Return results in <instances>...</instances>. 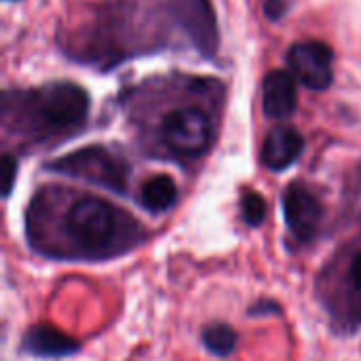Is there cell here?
Masks as SVG:
<instances>
[{"mask_svg":"<svg viewBox=\"0 0 361 361\" xmlns=\"http://www.w3.org/2000/svg\"><path fill=\"white\" fill-rule=\"evenodd\" d=\"M51 169L104 186L112 192H125L127 178H129L127 163L102 146H89L70 152L57 159L55 163H51Z\"/></svg>","mask_w":361,"mask_h":361,"instance_id":"1","label":"cell"},{"mask_svg":"<svg viewBox=\"0 0 361 361\" xmlns=\"http://www.w3.org/2000/svg\"><path fill=\"white\" fill-rule=\"evenodd\" d=\"M66 228L76 243L91 252H97L108 245L114 235L116 212L110 203L95 197H87L70 207Z\"/></svg>","mask_w":361,"mask_h":361,"instance_id":"2","label":"cell"},{"mask_svg":"<svg viewBox=\"0 0 361 361\" xmlns=\"http://www.w3.org/2000/svg\"><path fill=\"white\" fill-rule=\"evenodd\" d=\"M36 108L51 127L70 129L87 118L89 95L74 82H53L36 93Z\"/></svg>","mask_w":361,"mask_h":361,"instance_id":"3","label":"cell"},{"mask_svg":"<svg viewBox=\"0 0 361 361\" xmlns=\"http://www.w3.org/2000/svg\"><path fill=\"white\" fill-rule=\"evenodd\" d=\"M163 142L182 157H197L205 152L212 140V125L199 108H178L161 123Z\"/></svg>","mask_w":361,"mask_h":361,"instance_id":"4","label":"cell"},{"mask_svg":"<svg viewBox=\"0 0 361 361\" xmlns=\"http://www.w3.org/2000/svg\"><path fill=\"white\" fill-rule=\"evenodd\" d=\"M171 13L184 27L192 44L205 55L214 57L218 49V21L209 0H171Z\"/></svg>","mask_w":361,"mask_h":361,"instance_id":"5","label":"cell"},{"mask_svg":"<svg viewBox=\"0 0 361 361\" xmlns=\"http://www.w3.org/2000/svg\"><path fill=\"white\" fill-rule=\"evenodd\" d=\"M332 51L328 44L319 40H307V42H296L290 49L288 61L296 78L315 91L328 89L332 82Z\"/></svg>","mask_w":361,"mask_h":361,"instance_id":"6","label":"cell"},{"mask_svg":"<svg viewBox=\"0 0 361 361\" xmlns=\"http://www.w3.org/2000/svg\"><path fill=\"white\" fill-rule=\"evenodd\" d=\"M283 212H286L288 226L296 239L311 241L317 235L324 209L319 199L309 188H305L302 184L288 186L283 195Z\"/></svg>","mask_w":361,"mask_h":361,"instance_id":"7","label":"cell"},{"mask_svg":"<svg viewBox=\"0 0 361 361\" xmlns=\"http://www.w3.org/2000/svg\"><path fill=\"white\" fill-rule=\"evenodd\" d=\"M21 347H23V351H27L36 357H51V360L72 355L80 349V345L72 336H68L59 328L47 326V324L32 326L25 332Z\"/></svg>","mask_w":361,"mask_h":361,"instance_id":"8","label":"cell"},{"mask_svg":"<svg viewBox=\"0 0 361 361\" xmlns=\"http://www.w3.org/2000/svg\"><path fill=\"white\" fill-rule=\"evenodd\" d=\"M305 148V140L302 135L292 129V127H277L273 129L262 146V163L273 169V171H281L288 169L302 152Z\"/></svg>","mask_w":361,"mask_h":361,"instance_id":"9","label":"cell"},{"mask_svg":"<svg viewBox=\"0 0 361 361\" xmlns=\"http://www.w3.org/2000/svg\"><path fill=\"white\" fill-rule=\"evenodd\" d=\"M296 85L294 78L283 70H273L264 78L262 87V106L271 118H288L296 110Z\"/></svg>","mask_w":361,"mask_h":361,"instance_id":"10","label":"cell"},{"mask_svg":"<svg viewBox=\"0 0 361 361\" xmlns=\"http://www.w3.org/2000/svg\"><path fill=\"white\" fill-rule=\"evenodd\" d=\"M140 199H142V205L150 212H165L169 209L176 199H178V186L176 182L161 173V176H154L150 178L148 182H144L142 186V192H140Z\"/></svg>","mask_w":361,"mask_h":361,"instance_id":"11","label":"cell"},{"mask_svg":"<svg viewBox=\"0 0 361 361\" xmlns=\"http://www.w3.org/2000/svg\"><path fill=\"white\" fill-rule=\"evenodd\" d=\"M201 341L216 357H228L237 347V332L228 324H212L203 330Z\"/></svg>","mask_w":361,"mask_h":361,"instance_id":"12","label":"cell"},{"mask_svg":"<svg viewBox=\"0 0 361 361\" xmlns=\"http://www.w3.org/2000/svg\"><path fill=\"white\" fill-rule=\"evenodd\" d=\"M241 214L250 226H260L267 218V201L256 190H247L241 197Z\"/></svg>","mask_w":361,"mask_h":361,"instance_id":"13","label":"cell"},{"mask_svg":"<svg viewBox=\"0 0 361 361\" xmlns=\"http://www.w3.org/2000/svg\"><path fill=\"white\" fill-rule=\"evenodd\" d=\"M15 176H17V161L13 154H4L2 157V197H8L13 192Z\"/></svg>","mask_w":361,"mask_h":361,"instance_id":"14","label":"cell"},{"mask_svg":"<svg viewBox=\"0 0 361 361\" xmlns=\"http://www.w3.org/2000/svg\"><path fill=\"white\" fill-rule=\"evenodd\" d=\"M286 11H288V0H267V4H264V13L273 21L279 19Z\"/></svg>","mask_w":361,"mask_h":361,"instance_id":"15","label":"cell"},{"mask_svg":"<svg viewBox=\"0 0 361 361\" xmlns=\"http://www.w3.org/2000/svg\"><path fill=\"white\" fill-rule=\"evenodd\" d=\"M250 313L252 315H269V313H281V309H279V305H275L271 300H260V302L252 305Z\"/></svg>","mask_w":361,"mask_h":361,"instance_id":"16","label":"cell"},{"mask_svg":"<svg viewBox=\"0 0 361 361\" xmlns=\"http://www.w3.org/2000/svg\"><path fill=\"white\" fill-rule=\"evenodd\" d=\"M351 281H353V286L361 292V252L353 258V262H351Z\"/></svg>","mask_w":361,"mask_h":361,"instance_id":"17","label":"cell"}]
</instances>
